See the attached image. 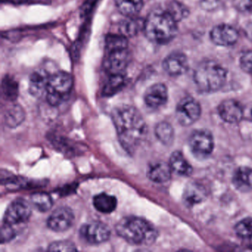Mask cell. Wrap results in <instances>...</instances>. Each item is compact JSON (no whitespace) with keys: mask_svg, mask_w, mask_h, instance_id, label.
<instances>
[{"mask_svg":"<svg viewBox=\"0 0 252 252\" xmlns=\"http://www.w3.org/2000/svg\"><path fill=\"white\" fill-rule=\"evenodd\" d=\"M112 119L121 145L129 154H133L147 135V124L142 115L133 106L122 105L113 110Z\"/></svg>","mask_w":252,"mask_h":252,"instance_id":"1","label":"cell"},{"mask_svg":"<svg viewBox=\"0 0 252 252\" xmlns=\"http://www.w3.org/2000/svg\"><path fill=\"white\" fill-rule=\"evenodd\" d=\"M116 231L125 241L135 246H150L158 236L153 224L144 218L135 216L121 219L116 224Z\"/></svg>","mask_w":252,"mask_h":252,"instance_id":"2","label":"cell"},{"mask_svg":"<svg viewBox=\"0 0 252 252\" xmlns=\"http://www.w3.org/2000/svg\"><path fill=\"white\" fill-rule=\"evenodd\" d=\"M177 22L166 11L156 10L144 20V32L149 40L158 44L172 41L178 32Z\"/></svg>","mask_w":252,"mask_h":252,"instance_id":"3","label":"cell"},{"mask_svg":"<svg viewBox=\"0 0 252 252\" xmlns=\"http://www.w3.org/2000/svg\"><path fill=\"white\" fill-rule=\"evenodd\" d=\"M227 72L215 61H203L194 70V80L198 89L203 93L219 91L225 85Z\"/></svg>","mask_w":252,"mask_h":252,"instance_id":"4","label":"cell"},{"mask_svg":"<svg viewBox=\"0 0 252 252\" xmlns=\"http://www.w3.org/2000/svg\"><path fill=\"white\" fill-rule=\"evenodd\" d=\"M73 86L71 75L60 71L51 75L47 88L46 98L50 105H60L68 98Z\"/></svg>","mask_w":252,"mask_h":252,"instance_id":"5","label":"cell"},{"mask_svg":"<svg viewBox=\"0 0 252 252\" xmlns=\"http://www.w3.org/2000/svg\"><path fill=\"white\" fill-rule=\"evenodd\" d=\"M30 203L23 198H17L10 203L4 215L3 223L11 226L26 223L32 216Z\"/></svg>","mask_w":252,"mask_h":252,"instance_id":"6","label":"cell"},{"mask_svg":"<svg viewBox=\"0 0 252 252\" xmlns=\"http://www.w3.org/2000/svg\"><path fill=\"white\" fill-rule=\"evenodd\" d=\"M191 153L197 158L208 157L212 154L215 147L213 136L206 130H196L189 140Z\"/></svg>","mask_w":252,"mask_h":252,"instance_id":"7","label":"cell"},{"mask_svg":"<svg viewBox=\"0 0 252 252\" xmlns=\"http://www.w3.org/2000/svg\"><path fill=\"white\" fill-rule=\"evenodd\" d=\"M201 113L199 103L193 98H183L176 108V118L183 126H190L198 120Z\"/></svg>","mask_w":252,"mask_h":252,"instance_id":"8","label":"cell"},{"mask_svg":"<svg viewBox=\"0 0 252 252\" xmlns=\"http://www.w3.org/2000/svg\"><path fill=\"white\" fill-rule=\"evenodd\" d=\"M111 235L110 228L101 222H92L81 227L80 236L91 245H98L107 241Z\"/></svg>","mask_w":252,"mask_h":252,"instance_id":"9","label":"cell"},{"mask_svg":"<svg viewBox=\"0 0 252 252\" xmlns=\"http://www.w3.org/2000/svg\"><path fill=\"white\" fill-rule=\"evenodd\" d=\"M75 215L67 206H60L51 213L47 220L50 229L56 232H63L68 230L74 223Z\"/></svg>","mask_w":252,"mask_h":252,"instance_id":"10","label":"cell"},{"mask_svg":"<svg viewBox=\"0 0 252 252\" xmlns=\"http://www.w3.org/2000/svg\"><path fill=\"white\" fill-rule=\"evenodd\" d=\"M104 60V67L109 75L125 74L129 64V53L127 49L107 53Z\"/></svg>","mask_w":252,"mask_h":252,"instance_id":"11","label":"cell"},{"mask_svg":"<svg viewBox=\"0 0 252 252\" xmlns=\"http://www.w3.org/2000/svg\"><path fill=\"white\" fill-rule=\"evenodd\" d=\"M212 42L218 46L228 47L234 45L238 40L237 30L229 25L221 24L215 26L210 33Z\"/></svg>","mask_w":252,"mask_h":252,"instance_id":"12","label":"cell"},{"mask_svg":"<svg viewBox=\"0 0 252 252\" xmlns=\"http://www.w3.org/2000/svg\"><path fill=\"white\" fill-rule=\"evenodd\" d=\"M168 100L167 88L163 84H155L144 94L146 105L152 109L160 108Z\"/></svg>","mask_w":252,"mask_h":252,"instance_id":"13","label":"cell"},{"mask_svg":"<svg viewBox=\"0 0 252 252\" xmlns=\"http://www.w3.org/2000/svg\"><path fill=\"white\" fill-rule=\"evenodd\" d=\"M220 116L227 123H238L243 117V108L235 100L228 99L222 101L218 108Z\"/></svg>","mask_w":252,"mask_h":252,"instance_id":"14","label":"cell"},{"mask_svg":"<svg viewBox=\"0 0 252 252\" xmlns=\"http://www.w3.org/2000/svg\"><path fill=\"white\" fill-rule=\"evenodd\" d=\"M188 60L184 54L173 53L168 56L163 63L165 71L172 76L184 74L188 70Z\"/></svg>","mask_w":252,"mask_h":252,"instance_id":"15","label":"cell"},{"mask_svg":"<svg viewBox=\"0 0 252 252\" xmlns=\"http://www.w3.org/2000/svg\"><path fill=\"white\" fill-rule=\"evenodd\" d=\"M51 75L45 70H40L33 72L29 81V93L36 98L42 96L46 94L48 81Z\"/></svg>","mask_w":252,"mask_h":252,"instance_id":"16","label":"cell"},{"mask_svg":"<svg viewBox=\"0 0 252 252\" xmlns=\"http://www.w3.org/2000/svg\"><path fill=\"white\" fill-rule=\"evenodd\" d=\"M207 194V190L204 186L199 183H190L186 187L183 198L187 206H192L204 201Z\"/></svg>","mask_w":252,"mask_h":252,"instance_id":"17","label":"cell"},{"mask_svg":"<svg viewBox=\"0 0 252 252\" xmlns=\"http://www.w3.org/2000/svg\"><path fill=\"white\" fill-rule=\"evenodd\" d=\"M172 168L169 163L164 161H156L152 163L147 171V177L156 184L167 182L172 175Z\"/></svg>","mask_w":252,"mask_h":252,"instance_id":"18","label":"cell"},{"mask_svg":"<svg viewBox=\"0 0 252 252\" xmlns=\"http://www.w3.org/2000/svg\"><path fill=\"white\" fill-rule=\"evenodd\" d=\"M232 183L235 188L243 192L252 189V169L247 166L239 167L233 175Z\"/></svg>","mask_w":252,"mask_h":252,"instance_id":"19","label":"cell"},{"mask_svg":"<svg viewBox=\"0 0 252 252\" xmlns=\"http://www.w3.org/2000/svg\"><path fill=\"white\" fill-rule=\"evenodd\" d=\"M169 165L172 170L182 176H189L192 172V167L181 152L175 151L171 155Z\"/></svg>","mask_w":252,"mask_h":252,"instance_id":"20","label":"cell"},{"mask_svg":"<svg viewBox=\"0 0 252 252\" xmlns=\"http://www.w3.org/2000/svg\"><path fill=\"white\" fill-rule=\"evenodd\" d=\"M93 202L95 209L101 213H111L114 212L117 207L118 202L116 197L107 193L96 194L94 197Z\"/></svg>","mask_w":252,"mask_h":252,"instance_id":"21","label":"cell"},{"mask_svg":"<svg viewBox=\"0 0 252 252\" xmlns=\"http://www.w3.org/2000/svg\"><path fill=\"white\" fill-rule=\"evenodd\" d=\"M126 84L125 74L109 75L108 79L104 84L102 90L104 96H113L123 89Z\"/></svg>","mask_w":252,"mask_h":252,"instance_id":"22","label":"cell"},{"mask_svg":"<svg viewBox=\"0 0 252 252\" xmlns=\"http://www.w3.org/2000/svg\"><path fill=\"white\" fill-rule=\"evenodd\" d=\"M26 119V113L20 105H14L5 111L4 121L5 125L9 128H16L20 126Z\"/></svg>","mask_w":252,"mask_h":252,"instance_id":"23","label":"cell"},{"mask_svg":"<svg viewBox=\"0 0 252 252\" xmlns=\"http://www.w3.org/2000/svg\"><path fill=\"white\" fill-rule=\"evenodd\" d=\"M120 13L126 17H135L142 9L143 0H115Z\"/></svg>","mask_w":252,"mask_h":252,"instance_id":"24","label":"cell"},{"mask_svg":"<svg viewBox=\"0 0 252 252\" xmlns=\"http://www.w3.org/2000/svg\"><path fill=\"white\" fill-rule=\"evenodd\" d=\"M129 18L122 21L119 26L121 34L126 37H132L138 34L140 31L144 30V21L140 19L134 18V17H128Z\"/></svg>","mask_w":252,"mask_h":252,"instance_id":"25","label":"cell"},{"mask_svg":"<svg viewBox=\"0 0 252 252\" xmlns=\"http://www.w3.org/2000/svg\"><path fill=\"white\" fill-rule=\"evenodd\" d=\"M155 133L158 139L164 145L169 146L173 142L175 132L172 125L168 122H162L158 124Z\"/></svg>","mask_w":252,"mask_h":252,"instance_id":"26","label":"cell"},{"mask_svg":"<svg viewBox=\"0 0 252 252\" xmlns=\"http://www.w3.org/2000/svg\"><path fill=\"white\" fill-rule=\"evenodd\" d=\"M30 200L33 207L40 212H48L54 205L52 197L48 193H34L31 195Z\"/></svg>","mask_w":252,"mask_h":252,"instance_id":"27","label":"cell"},{"mask_svg":"<svg viewBox=\"0 0 252 252\" xmlns=\"http://www.w3.org/2000/svg\"><path fill=\"white\" fill-rule=\"evenodd\" d=\"M127 37L122 34H110L105 39V48L107 53L127 49Z\"/></svg>","mask_w":252,"mask_h":252,"instance_id":"28","label":"cell"},{"mask_svg":"<svg viewBox=\"0 0 252 252\" xmlns=\"http://www.w3.org/2000/svg\"><path fill=\"white\" fill-rule=\"evenodd\" d=\"M2 94L5 99L14 101L19 95L18 83L12 78L5 76L2 81Z\"/></svg>","mask_w":252,"mask_h":252,"instance_id":"29","label":"cell"},{"mask_svg":"<svg viewBox=\"0 0 252 252\" xmlns=\"http://www.w3.org/2000/svg\"><path fill=\"white\" fill-rule=\"evenodd\" d=\"M166 11L172 16V18L177 23L184 20L189 15V11L187 7L181 2H177V1L171 2L168 5Z\"/></svg>","mask_w":252,"mask_h":252,"instance_id":"30","label":"cell"},{"mask_svg":"<svg viewBox=\"0 0 252 252\" xmlns=\"http://www.w3.org/2000/svg\"><path fill=\"white\" fill-rule=\"evenodd\" d=\"M236 234L240 238H252V218H245L242 220L235 225Z\"/></svg>","mask_w":252,"mask_h":252,"instance_id":"31","label":"cell"},{"mask_svg":"<svg viewBox=\"0 0 252 252\" xmlns=\"http://www.w3.org/2000/svg\"><path fill=\"white\" fill-rule=\"evenodd\" d=\"M50 252H75L77 251V248L74 243L68 240L54 242L48 247Z\"/></svg>","mask_w":252,"mask_h":252,"instance_id":"32","label":"cell"},{"mask_svg":"<svg viewBox=\"0 0 252 252\" xmlns=\"http://www.w3.org/2000/svg\"><path fill=\"white\" fill-rule=\"evenodd\" d=\"M17 235L15 228L14 226L2 223L1 227V243H5L12 240Z\"/></svg>","mask_w":252,"mask_h":252,"instance_id":"33","label":"cell"},{"mask_svg":"<svg viewBox=\"0 0 252 252\" xmlns=\"http://www.w3.org/2000/svg\"><path fill=\"white\" fill-rule=\"evenodd\" d=\"M240 64L245 72L252 74V51H247L241 56Z\"/></svg>","mask_w":252,"mask_h":252,"instance_id":"34","label":"cell"},{"mask_svg":"<svg viewBox=\"0 0 252 252\" xmlns=\"http://www.w3.org/2000/svg\"><path fill=\"white\" fill-rule=\"evenodd\" d=\"M232 3L239 12H252V0H233Z\"/></svg>","mask_w":252,"mask_h":252,"instance_id":"35","label":"cell"},{"mask_svg":"<svg viewBox=\"0 0 252 252\" xmlns=\"http://www.w3.org/2000/svg\"><path fill=\"white\" fill-rule=\"evenodd\" d=\"M245 33L250 40L252 41V23H249L245 29Z\"/></svg>","mask_w":252,"mask_h":252,"instance_id":"36","label":"cell"},{"mask_svg":"<svg viewBox=\"0 0 252 252\" xmlns=\"http://www.w3.org/2000/svg\"><path fill=\"white\" fill-rule=\"evenodd\" d=\"M3 1H6V2H10V3L19 5V4L24 3L27 0H3Z\"/></svg>","mask_w":252,"mask_h":252,"instance_id":"37","label":"cell"}]
</instances>
